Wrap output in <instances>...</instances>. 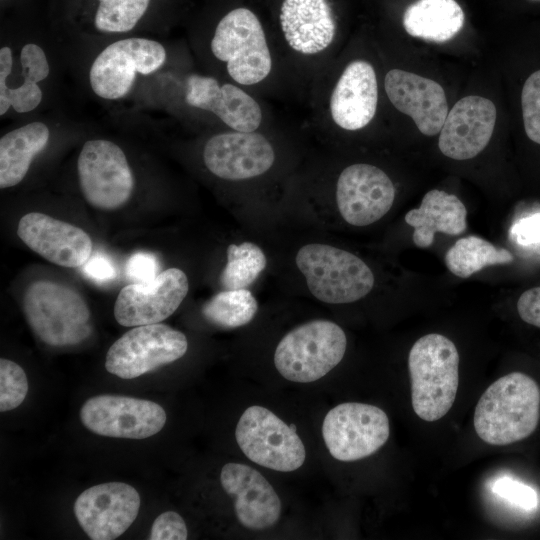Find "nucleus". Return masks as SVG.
I'll return each instance as SVG.
<instances>
[{"label": "nucleus", "mask_w": 540, "mask_h": 540, "mask_svg": "<svg viewBox=\"0 0 540 540\" xmlns=\"http://www.w3.org/2000/svg\"><path fill=\"white\" fill-rule=\"evenodd\" d=\"M235 437L245 456L263 467L291 472L300 468L306 451L294 425H287L262 406H250L241 415Z\"/></svg>", "instance_id": "0eeeda50"}, {"label": "nucleus", "mask_w": 540, "mask_h": 540, "mask_svg": "<svg viewBox=\"0 0 540 540\" xmlns=\"http://www.w3.org/2000/svg\"><path fill=\"white\" fill-rule=\"evenodd\" d=\"M17 234L32 251L62 267H81L92 254V240L83 229L44 213L25 214Z\"/></svg>", "instance_id": "dca6fc26"}, {"label": "nucleus", "mask_w": 540, "mask_h": 540, "mask_svg": "<svg viewBox=\"0 0 540 540\" xmlns=\"http://www.w3.org/2000/svg\"><path fill=\"white\" fill-rule=\"evenodd\" d=\"M267 264L265 254L252 242L227 248V263L220 281L226 290L243 289L250 286L262 273Z\"/></svg>", "instance_id": "c756f323"}, {"label": "nucleus", "mask_w": 540, "mask_h": 540, "mask_svg": "<svg viewBox=\"0 0 540 540\" xmlns=\"http://www.w3.org/2000/svg\"><path fill=\"white\" fill-rule=\"evenodd\" d=\"M258 310V303L246 288L225 290L214 295L202 307L210 323L226 329L248 324Z\"/></svg>", "instance_id": "c85d7f7f"}, {"label": "nucleus", "mask_w": 540, "mask_h": 540, "mask_svg": "<svg viewBox=\"0 0 540 540\" xmlns=\"http://www.w3.org/2000/svg\"><path fill=\"white\" fill-rule=\"evenodd\" d=\"M188 532L184 519L175 511L161 513L153 522L150 540H185Z\"/></svg>", "instance_id": "f704fd0d"}, {"label": "nucleus", "mask_w": 540, "mask_h": 540, "mask_svg": "<svg viewBox=\"0 0 540 540\" xmlns=\"http://www.w3.org/2000/svg\"><path fill=\"white\" fill-rule=\"evenodd\" d=\"M347 338L343 329L328 320H313L288 332L274 354L277 371L297 383L314 382L343 359Z\"/></svg>", "instance_id": "39448f33"}, {"label": "nucleus", "mask_w": 540, "mask_h": 540, "mask_svg": "<svg viewBox=\"0 0 540 540\" xmlns=\"http://www.w3.org/2000/svg\"><path fill=\"white\" fill-rule=\"evenodd\" d=\"M377 101L374 68L366 61H353L345 68L332 92V119L345 130L361 129L373 119Z\"/></svg>", "instance_id": "4be33fe9"}, {"label": "nucleus", "mask_w": 540, "mask_h": 540, "mask_svg": "<svg viewBox=\"0 0 540 540\" xmlns=\"http://www.w3.org/2000/svg\"><path fill=\"white\" fill-rule=\"evenodd\" d=\"M520 318L540 328V286L525 291L517 302Z\"/></svg>", "instance_id": "58836bf2"}, {"label": "nucleus", "mask_w": 540, "mask_h": 540, "mask_svg": "<svg viewBox=\"0 0 540 540\" xmlns=\"http://www.w3.org/2000/svg\"><path fill=\"white\" fill-rule=\"evenodd\" d=\"M80 419L89 431L101 436L145 439L164 427L166 413L150 400L102 394L83 404Z\"/></svg>", "instance_id": "f8f14e48"}, {"label": "nucleus", "mask_w": 540, "mask_h": 540, "mask_svg": "<svg viewBox=\"0 0 540 540\" xmlns=\"http://www.w3.org/2000/svg\"><path fill=\"white\" fill-rule=\"evenodd\" d=\"M166 61L164 46L155 40L129 37L106 46L94 59L89 70L92 91L105 100L125 97L138 74L149 75Z\"/></svg>", "instance_id": "6e6552de"}, {"label": "nucleus", "mask_w": 540, "mask_h": 540, "mask_svg": "<svg viewBox=\"0 0 540 540\" xmlns=\"http://www.w3.org/2000/svg\"><path fill=\"white\" fill-rule=\"evenodd\" d=\"M225 492L234 500L238 521L247 529L262 530L277 523L281 501L260 472L241 463H227L220 473Z\"/></svg>", "instance_id": "6ab92c4d"}, {"label": "nucleus", "mask_w": 540, "mask_h": 540, "mask_svg": "<svg viewBox=\"0 0 540 540\" xmlns=\"http://www.w3.org/2000/svg\"><path fill=\"white\" fill-rule=\"evenodd\" d=\"M519 103L524 134L531 142L540 146V67L526 75L521 86Z\"/></svg>", "instance_id": "2f4dec72"}, {"label": "nucleus", "mask_w": 540, "mask_h": 540, "mask_svg": "<svg viewBox=\"0 0 540 540\" xmlns=\"http://www.w3.org/2000/svg\"><path fill=\"white\" fill-rule=\"evenodd\" d=\"M188 290L186 274L169 268L150 282L123 287L115 301V319L125 327L160 323L178 309Z\"/></svg>", "instance_id": "4468645a"}, {"label": "nucleus", "mask_w": 540, "mask_h": 540, "mask_svg": "<svg viewBox=\"0 0 540 540\" xmlns=\"http://www.w3.org/2000/svg\"><path fill=\"white\" fill-rule=\"evenodd\" d=\"M513 255L504 248H497L477 236L461 238L445 254L449 271L460 278H467L490 265L508 264Z\"/></svg>", "instance_id": "cd10ccee"}, {"label": "nucleus", "mask_w": 540, "mask_h": 540, "mask_svg": "<svg viewBox=\"0 0 540 540\" xmlns=\"http://www.w3.org/2000/svg\"><path fill=\"white\" fill-rule=\"evenodd\" d=\"M510 232L512 239L519 246L540 254V213L521 218Z\"/></svg>", "instance_id": "e433bc0d"}, {"label": "nucleus", "mask_w": 540, "mask_h": 540, "mask_svg": "<svg viewBox=\"0 0 540 540\" xmlns=\"http://www.w3.org/2000/svg\"><path fill=\"white\" fill-rule=\"evenodd\" d=\"M49 138V127L40 121L27 123L1 137V189L16 186L25 178L32 161L46 148Z\"/></svg>", "instance_id": "a878e982"}, {"label": "nucleus", "mask_w": 540, "mask_h": 540, "mask_svg": "<svg viewBox=\"0 0 540 540\" xmlns=\"http://www.w3.org/2000/svg\"><path fill=\"white\" fill-rule=\"evenodd\" d=\"M395 188L388 175L370 164H353L339 175L336 201L343 219L353 226H367L391 208Z\"/></svg>", "instance_id": "2eb2a0df"}, {"label": "nucleus", "mask_w": 540, "mask_h": 540, "mask_svg": "<svg viewBox=\"0 0 540 540\" xmlns=\"http://www.w3.org/2000/svg\"><path fill=\"white\" fill-rule=\"evenodd\" d=\"M464 21V12L455 0H416L403 15V26L409 35L433 42L452 39Z\"/></svg>", "instance_id": "bb28decb"}, {"label": "nucleus", "mask_w": 540, "mask_h": 540, "mask_svg": "<svg viewBox=\"0 0 540 540\" xmlns=\"http://www.w3.org/2000/svg\"><path fill=\"white\" fill-rule=\"evenodd\" d=\"M185 101L192 107L215 114L238 132H254L262 120L259 104L239 87L220 83L210 76L187 78Z\"/></svg>", "instance_id": "412c9836"}, {"label": "nucleus", "mask_w": 540, "mask_h": 540, "mask_svg": "<svg viewBox=\"0 0 540 540\" xmlns=\"http://www.w3.org/2000/svg\"><path fill=\"white\" fill-rule=\"evenodd\" d=\"M140 495L124 482H106L84 490L74 503L75 517L92 540H113L134 522Z\"/></svg>", "instance_id": "ddd939ff"}, {"label": "nucleus", "mask_w": 540, "mask_h": 540, "mask_svg": "<svg viewBox=\"0 0 540 540\" xmlns=\"http://www.w3.org/2000/svg\"><path fill=\"white\" fill-rule=\"evenodd\" d=\"M23 82L17 87H9L8 77L13 68L12 50L8 46L0 49V115L10 108L17 113L35 110L43 99L39 82L45 80L50 66L44 50L36 43L25 44L20 52Z\"/></svg>", "instance_id": "b1692460"}, {"label": "nucleus", "mask_w": 540, "mask_h": 540, "mask_svg": "<svg viewBox=\"0 0 540 540\" xmlns=\"http://www.w3.org/2000/svg\"><path fill=\"white\" fill-rule=\"evenodd\" d=\"M295 261L310 292L325 303L355 302L365 297L374 285V275L363 260L331 245H305L299 249Z\"/></svg>", "instance_id": "20e7f679"}, {"label": "nucleus", "mask_w": 540, "mask_h": 540, "mask_svg": "<svg viewBox=\"0 0 540 540\" xmlns=\"http://www.w3.org/2000/svg\"><path fill=\"white\" fill-rule=\"evenodd\" d=\"M275 153L269 141L254 132L221 133L211 137L203 150V161L215 176L243 180L271 168Z\"/></svg>", "instance_id": "f3484780"}, {"label": "nucleus", "mask_w": 540, "mask_h": 540, "mask_svg": "<svg viewBox=\"0 0 540 540\" xmlns=\"http://www.w3.org/2000/svg\"><path fill=\"white\" fill-rule=\"evenodd\" d=\"M211 51L226 63L229 76L239 84H256L271 71L262 25L249 9L237 8L221 18L211 40Z\"/></svg>", "instance_id": "423d86ee"}, {"label": "nucleus", "mask_w": 540, "mask_h": 540, "mask_svg": "<svg viewBox=\"0 0 540 540\" xmlns=\"http://www.w3.org/2000/svg\"><path fill=\"white\" fill-rule=\"evenodd\" d=\"M151 0H95L93 24L97 31L121 34L133 30L146 14Z\"/></svg>", "instance_id": "7c9ffc66"}, {"label": "nucleus", "mask_w": 540, "mask_h": 540, "mask_svg": "<svg viewBox=\"0 0 540 540\" xmlns=\"http://www.w3.org/2000/svg\"><path fill=\"white\" fill-rule=\"evenodd\" d=\"M280 23L289 46L302 54L321 52L335 36V21L327 0H284Z\"/></svg>", "instance_id": "5701e85b"}, {"label": "nucleus", "mask_w": 540, "mask_h": 540, "mask_svg": "<svg viewBox=\"0 0 540 540\" xmlns=\"http://www.w3.org/2000/svg\"><path fill=\"white\" fill-rule=\"evenodd\" d=\"M322 435L333 458L356 461L372 455L386 443L390 435L389 419L377 406L341 403L326 414Z\"/></svg>", "instance_id": "9b49d317"}, {"label": "nucleus", "mask_w": 540, "mask_h": 540, "mask_svg": "<svg viewBox=\"0 0 540 540\" xmlns=\"http://www.w3.org/2000/svg\"><path fill=\"white\" fill-rule=\"evenodd\" d=\"M540 419V388L521 372L493 382L481 395L474 412V428L481 440L496 446L529 437Z\"/></svg>", "instance_id": "f257e3e1"}, {"label": "nucleus", "mask_w": 540, "mask_h": 540, "mask_svg": "<svg viewBox=\"0 0 540 540\" xmlns=\"http://www.w3.org/2000/svg\"><path fill=\"white\" fill-rule=\"evenodd\" d=\"M159 267V260L155 254L140 251L132 254L127 260L125 275L133 283H146L159 274Z\"/></svg>", "instance_id": "c9c22d12"}, {"label": "nucleus", "mask_w": 540, "mask_h": 540, "mask_svg": "<svg viewBox=\"0 0 540 540\" xmlns=\"http://www.w3.org/2000/svg\"><path fill=\"white\" fill-rule=\"evenodd\" d=\"M28 392V380L17 363L0 360V411L6 412L20 406Z\"/></svg>", "instance_id": "473e14b6"}, {"label": "nucleus", "mask_w": 540, "mask_h": 540, "mask_svg": "<svg viewBox=\"0 0 540 540\" xmlns=\"http://www.w3.org/2000/svg\"><path fill=\"white\" fill-rule=\"evenodd\" d=\"M386 94L400 112L410 116L426 136L438 134L448 114L445 91L434 80L392 69L384 81Z\"/></svg>", "instance_id": "aec40b11"}, {"label": "nucleus", "mask_w": 540, "mask_h": 540, "mask_svg": "<svg viewBox=\"0 0 540 540\" xmlns=\"http://www.w3.org/2000/svg\"><path fill=\"white\" fill-rule=\"evenodd\" d=\"M467 210L461 200L442 190L428 191L418 208L408 211L405 221L412 226L413 242L420 248L429 247L436 232L459 235L466 230Z\"/></svg>", "instance_id": "393cba45"}, {"label": "nucleus", "mask_w": 540, "mask_h": 540, "mask_svg": "<svg viewBox=\"0 0 540 540\" xmlns=\"http://www.w3.org/2000/svg\"><path fill=\"white\" fill-rule=\"evenodd\" d=\"M529 1H532V2H540V0H529Z\"/></svg>", "instance_id": "ea45409f"}, {"label": "nucleus", "mask_w": 540, "mask_h": 540, "mask_svg": "<svg viewBox=\"0 0 540 540\" xmlns=\"http://www.w3.org/2000/svg\"><path fill=\"white\" fill-rule=\"evenodd\" d=\"M81 271L85 277L97 284L108 283L118 275L114 262L107 255L99 252L91 254L81 266Z\"/></svg>", "instance_id": "4c0bfd02"}, {"label": "nucleus", "mask_w": 540, "mask_h": 540, "mask_svg": "<svg viewBox=\"0 0 540 540\" xmlns=\"http://www.w3.org/2000/svg\"><path fill=\"white\" fill-rule=\"evenodd\" d=\"M186 336L168 325L135 326L108 349L105 368L122 379H133L180 359L187 351Z\"/></svg>", "instance_id": "1a4fd4ad"}, {"label": "nucleus", "mask_w": 540, "mask_h": 540, "mask_svg": "<svg viewBox=\"0 0 540 540\" xmlns=\"http://www.w3.org/2000/svg\"><path fill=\"white\" fill-rule=\"evenodd\" d=\"M493 102L481 96L460 99L448 112L440 130L438 147L447 157L467 160L488 145L496 122Z\"/></svg>", "instance_id": "a211bd4d"}, {"label": "nucleus", "mask_w": 540, "mask_h": 540, "mask_svg": "<svg viewBox=\"0 0 540 540\" xmlns=\"http://www.w3.org/2000/svg\"><path fill=\"white\" fill-rule=\"evenodd\" d=\"M81 192L93 207L114 210L131 197L134 177L124 151L107 139L84 143L77 160Z\"/></svg>", "instance_id": "9d476101"}, {"label": "nucleus", "mask_w": 540, "mask_h": 540, "mask_svg": "<svg viewBox=\"0 0 540 540\" xmlns=\"http://www.w3.org/2000/svg\"><path fill=\"white\" fill-rule=\"evenodd\" d=\"M411 401L415 414L434 422L451 409L459 385V353L446 336L431 333L419 338L408 356Z\"/></svg>", "instance_id": "f03ea898"}, {"label": "nucleus", "mask_w": 540, "mask_h": 540, "mask_svg": "<svg viewBox=\"0 0 540 540\" xmlns=\"http://www.w3.org/2000/svg\"><path fill=\"white\" fill-rule=\"evenodd\" d=\"M493 491L515 506L524 510H533L538 505V494L531 486L509 477L497 479Z\"/></svg>", "instance_id": "72a5a7b5"}, {"label": "nucleus", "mask_w": 540, "mask_h": 540, "mask_svg": "<svg viewBox=\"0 0 540 540\" xmlns=\"http://www.w3.org/2000/svg\"><path fill=\"white\" fill-rule=\"evenodd\" d=\"M23 309L29 326L47 345H76L91 334L87 303L64 284L49 280L31 283L24 294Z\"/></svg>", "instance_id": "7ed1b4c3"}]
</instances>
